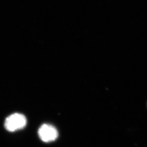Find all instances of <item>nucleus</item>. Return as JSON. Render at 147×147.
<instances>
[{
    "mask_svg": "<svg viewBox=\"0 0 147 147\" xmlns=\"http://www.w3.org/2000/svg\"><path fill=\"white\" fill-rule=\"evenodd\" d=\"M27 123V119L23 114L14 113L6 118L4 125L7 131L13 132L24 128Z\"/></svg>",
    "mask_w": 147,
    "mask_h": 147,
    "instance_id": "f257e3e1",
    "label": "nucleus"
},
{
    "mask_svg": "<svg viewBox=\"0 0 147 147\" xmlns=\"http://www.w3.org/2000/svg\"><path fill=\"white\" fill-rule=\"evenodd\" d=\"M38 134L41 140L45 142L56 140L59 135L57 129L54 127L46 124H43L39 128Z\"/></svg>",
    "mask_w": 147,
    "mask_h": 147,
    "instance_id": "f03ea898",
    "label": "nucleus"
}]
</instances>
